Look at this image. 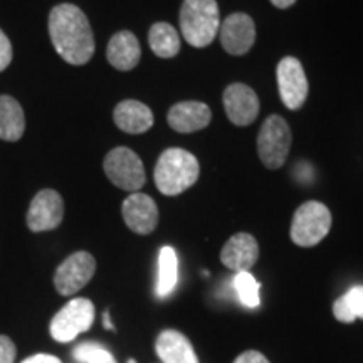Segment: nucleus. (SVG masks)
<instances>
[{
  "label": "nucleus",
  "instance_id": "f257e3e1",
  "mask_svg": "<svg viewBox=\"0 0 363 363\" xmlns=\"http://www.w3.org/2000/svg\"><path fill=\"white\" fill-rule=\"evenodd\" d=\"M49 38L59 56L72 66L89 62L96 49L88 17L72 4H59L49 13Z\"/></svg>",
  "mask_w": 363,
  "mask_h": 363
},
{
  "label": "nucleus",
  "instance_id": "6ab92c4d",
  "mask_svg": "<svg viewBox=\"0 0 363 363\" xmlns=\"http://www.w3.org/2000/svg\"><path fill=\"white\" fill-rule=\"evenodd\" d=\"M26 131V116L21 103L12 96H0V140L17 142Z\"/></svg>",
  "mask_w": 363,
  "mask_h": 363
},
{
  "label": "nucleus",
  "instance_id": "f3484780",
  "mask_svg": "<svg viewBox=\"0 0 363 363\" xmlns=\"http://www.w3.org/2000/svg\"><path fill=\"white\" fill-rule=\"evenodd\" d=\"M108 62L118 71H131L138 66L142 48L138 39L130 30H120L110 39L106 48Z\"/></svg>",
  "mask_w": 363,
  "mask_h": 363
},
{
  "label": "nucleus",
  "instance_id": "4468645a",
  "mask_svg": "<svg viewBox=\"0 0 363 363\" xmlns=\"http://www.w3.org/2000/svg\"><path fill=\"white\" fill-rule=\"evenodd\" d=\"M259 259V244L254 235L239 233L224 244L220 251L222 264L235 272L249 271Z\"/></svg>",
  "mask_w": 363,
  "mask_h": 363
},
{
  "label": "nucleus",
  "instance_id": "7c9ffc66",
  "mask_svg": "<svg viewBox=\"0 0 363 363\" xmlns=\"http://www.w3.org/2000/svg\"><path fill=\"white\" fill-rule=\"evenodd\" d=\"M128 363H136V362L133 360V358H130V360H128Z\"/></svg>",
  "mask_w": 363,
  "mask_h": 363
},
{
  "label": "nucleus",
  "instance_id": "39448f33",
  "mask_svg": "<svg viewBox=\"0 0 363 363\" xmlns=\"http://www.w3.org/2000/svg\"><path fill=\"white\" fill-rule=\"evenodd\" d=\"M291 148V130L284 118L267 116L257 135V153L262 165L269 170H278L284 165Z\"/></svg>",
  "mask_w": 363,
  "mask_h": 363
},
{
  "label": "nucleus",
  "instance_id": "393cba45",
  "mask_svg": "<svg viewBox=\"0 0 363 363\" xmlns=\"http://www.w3.org/2000/svg\"><path fill=\"white\" fill-rule=\"evenodd\" d=\"M12 62V44L4 30L0 29V72L6 71Z\"/></svg>",
  "mask_w": 363,
  "mask_h": 363
},
{
  "label": "nucleus",
  "instance_id": "6e6552de",
  "mask_svg": "<svg viewBox=\"0 0 363 363\" xmlns=\"http://www.w3.org/2000/svg\"><path fill=\"white\" fill-rule=\"evenodd\" d=\"M96 272V259L93 254L78 251L59 264L54 274V286L62 296L76 294L89 283Z\"/></svg>",
  "mask_w": 363,
  "mask_h": 363
},
{
  "label": "nucleus",
  "instance_id": "20e7f679",
  "mask_svg": "<svg viewBox=\"0 0 363 363\" xmlns=\"http://www.w3.org/2000/svg\"><path fill=\"white\" fill-rule=\"evenodd\" d=\"M331 229V212L325 203L310 201L299 206L291 222V240L299 247L320 244Z\"/></svg>",
  "mask_w": 363,
  "mask_h": 363
},
{
  "label": "nucleus",
  "instance_id": "ddd939ff",
  "mask_svg": "<svg viewBox=\"0 0 363 363\" xmlns=\"http://www.w3.org/2000/svg\"><path fill=\"white\" fill-rule=\"evenodd\" d=\"M125 224L135 234L148 235L157 229L158 224V207L155 201L147 194L133 192L125 199L121 206Z\"/></svg>",
  "mask_w": 363,
  "mask_h": 363
},
{
  "label": "nucleus",
  "instance_id": "412c9836",
  "mask_svg": "<svg viewBox=\"0 0 363 363\" xmlns=\"http://www.w3.org/2000/svg\"><path fill=\"white\" fill-rule=\"evenodd\" d=\"M177 281H179V259L174 247H162L160 256H158V283L157 294L160 298L169 296L174 291Z\"/></svg>",
  "mask_w": 363,
  "mask_h": 363
},
{
  "label": "nucleus",
  "instance_id": "a878e982",
  "mask_svg": "<svg viewBox=\"0 0 363 363\" xmlns=\"http://www.w3.org/2000/svg\"><path fill=\"white\" fill-rule=\"evenodd\" d=\"M16 345L6 335H0V363H13L16 360Z\"/></svg>",
  "mask_w": 363,
  "mask_h": 363
},
{
  "label": "nucleus",
  "instance_id": "a211bd4d",
  "mask_svg": "<svg viewBox=\"0 0 363 363\" xmlns=\"http://www.w3.org/2000/svg\"><path fill=\"white\" fill-rule=\"evenodd\" d=\"M155 352L163 363H199L190 340L177 330H165L158 335Z\"/></svg>",
  "mask_w": 363,
  "mask_h": 363
},
{
  "label": "nucleus",
  "instance_id": "b1692460",
  "mask_svg": "<svg viewBox=\"0 0 363 363\" xmlns=\"http://www.w3.org/2000/svg\"><path fill=\"white\" fill-rule=\"evenodd\" d=\"M72 357H74V360L79 363H116L115 357L96 343L79 345V347H76L74 352H72Z\"/></svg>",
  "mask_w": 363,
  "mask_h": 363
},
{
  "label": "nucleus",
  "instance_id": "f8f14e48",
  "mask_svg": "<svg viewBox=\"0 0 363 363\" xmlns=\"http://www.w3.org/2000/svg\"><path fill=\"white\" fill-rule=\"evenodd\" d=\"M220 44L225 52L242 56L251 51L256 40V26L247 13L235 12L220 24Z\"/></svg>",
  "mask_w": 363,
  "mask_h": 363
},
{
  "label": "nucleus",
  "instance_id": "dca6fc26",
  "mask_svg": "<svg viewBox=\"0 0 363 363\" xmlns=\"http://www.w3.org/2000/svg\"><path fill=\"white\" fill-rule=\"evenodd\" d=\"M115 125L130 135H142L153 126V113L147 104L136 99H125L118 103L113 111Z\"/></svg>",
  "mask_w": 363,
  "mask_h": 363
},
{
  "label": "nucleus",
  "instance_id": "c85d7f7f",
  "mask_svg": "<svg viewBox=\"0 0 363 363\" xmlns=\"http://www.w3.org/2000/svg\"><path fill=\"white\" fill-rule=\"evenodd\" d=\"M269 2L278 9H288V7H291L296 0H269Z\"/></svg>",
  "mask_w": 363,
  "mask_h": 363
},
{
  "label": "nucleus",
  "instance_id": "0eeeda50",
  "mask_svg": "<svg viewBox=\"0 0 363 363\" xmlns=\"http://www.w3.org/2000/svg\"><path fill=\"white\" fill-rule=\"evenodd\" d=\"M94 305L88 298H74L54 315L51 337L59 343L72 342L94 323Z\"/></svg>",
  "mask_w": 363,
  "mask_h": 363
},
{
  "label": "nucleus",
  "instance_id": "c756f323",
  "mask_svg": "<svg viewBox=\"0 0 363 363\" xmlns=\"http://www.w3.org/2000/svg\"><path fill=\"white\" fill-rule=\"evenodd\" d=\"M104 328L106 330H113V325H111V321H110V315H108V313H104Z\"/></svg>",
  "mask_w": 363,
  "mask_h": 363
},
{
  "label": "nucleus",
  "instance_id": "2eb2a0df",
  "mask_svg": "<svg viewBox=\"0 0 363 363\" xmlns=\"http://www.w3.org/2000/svg\"><path fill=\"white\" fill-rule=\"evenodd\" d=\"M212 111L206 103L201 101H182L170 108L169 121L170 128L177 133H194V131L203 130L211 123Z\"/></svg>",
  "mask_w": 363,
  "mask_h": 363
},
{
  "label": "nucleus",
  "instance_id": "cd10ccee",
  "mask_svg": "<svg viewBox=\"0 0 363 363\" xmlns=\"http://www.w3.org/2000/svg\"><path fill=\"white\" fill-rule=\"evenodd\" d=\"M22 363H61L57 357H52V355H44V353H39V355H34L30 358H27Z\"/></svg>",
  "mask_w": 363,
  "mask_h": 363
},
{
  "label": "nucleus",
  "instance_id": "aec40b11",
  "mask_svg": "<svg viewBox=\"0 0 363 363\" xmlns=\"http://www.w3.org/2000/svg\"><path fill=\"white\" fill-rule=\"evenodd\" d=\"M148 44L158 57L170 59L180 52V35L169 22H157L150 27Z\"/></svg>",
  "mask_w": 363,
  "mask_h": 363
},
{
  "label": "nucleus",
  "instance_id": "5701e85b",
  "mask_svg": "<svg viewBox=\"0 0 363 363\" xmlns=\"http://www.w3.org/2000/svg\"><path fill=\"white\" fill-rule=\"evenodd\" d=\"M234 288L238 291L240 301L249 308H257L261 305L259 289L261 284L257 283L256 278L249 271L238 272L234 278Z\"/></svg>",
  "mask_w": 363,
  "mask_h": 363
},
{
  "label": "nucleus",
  "instance_id": "bb28decb",
  "mask_svg": "<svg viewBox=\"0 0 363 363\" xmlns=\"http://www.w3.org/2000/svg\"><path fill=\"white\" fill-rule=\"evenodd\" d=\"M233 363H271L267 358L257 350H247L235 358Z\"/></svg>",
  "mask_w": 363,
  "mask_h": 363
},
{
  "label": "nucleus",
  "instance_id": "9b49d317",
  "mask_svg": "<svg viewBox=\"0 0 363 363\" xmlns=\"http://www.w3.org/2000/svg\"><path fill=\"white\" fill-rule=\"evenodd\" d=\"M224 110L229 121L238 126H247L259 115V98L254 89L242 83L229 84L224 91Z\"/></svg>",
  "mask_w": 363,
  "mask_h": 363
},
{
  "label": "nucleus",
  "instance_id": "1a4fd4ad",
  "mask_svg": "<svg viewBox=\"0 0 363 363\" xmlns=\"http://www.w3.org/2000/svg\"><path fill=\"white\" fill-rule=\"evenodd\" d=\"M276 76H278L279 96L283 99L284 106L293 111L299 110L305 104L308 91H310L301 62L291 56L283 57L276 69Z\"/></svg>",
  "mask_w": 363,
  "mask_h": 363
},
{
  "label": "nucleus",
  "instance_id": "7ed1b4c3",
  "mask_svg": "<svg viewBox=\"0 0 363 363\" xmlns=\"http://www.w3.org/2000/svg\"><path fill=\"white\" fill-rule=\"evenodd\" d=\"M220 27V12L216 0H184L180 9V30L192 48L212 44Z\"/></svg>",
  "mask_w": 363,
  "mask_h": 363
},
{
  "label": "nucleus",
  "instance_id": "423d86ee",
  "mask_svg": "<svg viewBox=\"0 0 363 363\" xmlns=\"http://www.w3.org/2000/svg\"><path fill=\"white\" fill-rule=\"evenodd\" d=\"M103 169L111 184L126 192H138L147 182L143 162L133 150L126 147L113 148L104 157Z\"/></svg>",
  "mask_w": 363,
  "mask_h": 363
},
{
  "label": "nucleus",
  "instance_id": "9d476101",
  "mask_svg": "<svg viewBox=\"0 0 363 363\" xmlns=\"http://www.w3.org/2000/svg\"><path fill=\"white\" fill-rule=\"evenodd\" d=\"M65 217V201L61 194L52 189H44L35 194L27 211V227L33 233H45L59 227Z\"/></svg>",
  "mask_w": 363,
  "mask_h": 363
},
{
  "label": "nucleus",
  "instance_id": "f03ea898",
  "mask_svg": "<svg viewBox=\"0 0 363 363\" xmlns=\"http://www.w3.org/2000/svg\"><path fill=\"white\" fill-rule=\"evenodd\" d=\"M201 175V165L192 153L184 148H169L155 165L157 189L167 197H174L192 187Z\"/></svg>",
  "mask_w": 363,
  "mask_h": 363
},
{
  "label": "nucleus",
  "instance_id": "4be33fe9",
  "mask_svg": "<svg viewBox=\"0 0 363 363\" xmlns=\"http://www.w3.org/2000/svg\"><path fill=\"white\" fill-rule=\"evenodd\" d=\"M333 315L342 323H353L357 318L363 320V286H353L333 303Z\"/></svg>",
  "mask_w": 363,
  "mask_h": 363
}]
</instances>
